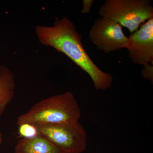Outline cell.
I'll return each instance as SVG.
<instances>
[{
  "mask_svg": "<svg viewBox=\"0 0 153 153\" xmlns=\"http://www.w3.org/2000/svg\"><path fill=\"white\" fill-rule=\"evenodd\" d=\"M126 48L135 64H153V18L128 37Z\"/></svg>",
  "mask_w": 153,
  "mask_h": 153,
  "instance_id": "8992f818",
  "label": "cell"
},
{
  "mask_svg": "<svg viewBox=\"0 0 153 153\" xmlns=\"http://www.w3.org/2000/svg\"><path fill=\"white\" fill-rule=\"evenodd\" d=\"M19 126V133L22 137H33L39 134L36 126L33 124L26 123Z\"/></svg>",
  "mask_w": 153,
  "mask_h": 153,
  "instance_id": "9c48e42d",
  "label": "cell"
},
{
  "mask_svg": "<svg viewBox=\"0 0 153 153\" xmlns=\"http://www.w3.org/2000/svg\"><path fill=\"white\" fill-rule=\"evenodd\" d=\"M34 126L39 134L65 153H82L87 148V134L79 121Z\"/></svg>",
  "mask_w": 153,
  "mask_h": 153,
  "instance_id": "277c9868",
  "label": "cell"
},
{
  "mask_svg": "<svg viewBox=\"0 0 153 153\" xmlns=\"http://www.w3.org/2000/svg\"><path fill=\"white\" fill-rule=\"evenodd\" d=\"M14 77L9 68L0 66V117L15 95L16 86Z\"/></svg>",
  "mask_w": 153,
  "mask_h": 153,
  "instance_id": "ba28073f",
  "label": "cell"
},
{
  "mask_svg": "<svg viewBox=\"0 0 153 153\" xmlns=\"http://www.w3.org/2000/svg\"><path fill=\"white\" fill-rule=\"evenodd\" d=\"M14 149L15 153H65L39 133L33 137H21Z\"/></svg>",
  "mask_w": 153,
  "mask_h": 153,
  "instance_id": "52a82bcc",
  "label": "cell"
},
{
  "mask_svg": "<svg viewBox=\"0 0 153 153\" xmlns=\"http://www.w3.org/2000/svg\"><path fill=\"white\" fill-rule=\"evenodd\" d=\"M2 142V135L0 131V144Z\"/></svg>",
  "mask_w": 153,
  "mask_h": 153,
  "instance_id": "7c38bea8",
  "label": "cell"
},
{
  "mask_svg": "<svg viewBox=\"0 0 153 153\" xmlns=\"http://www.w3.org/2000/svg\"><path fill=\"white\" fill-rule=\"evenodd\" d=\"M35 31L42 45L65 54L87 73L97 90H106L111 86L112 75L102 71L94 63L83 47L76 26L68 18L57 20L52 26L38 25Z\"/></svg>",
  "mask_w": 153,
  "mask_h": 153,
  "instance_id": "6da1fadb",
  "label": "cell"
},
{
  "mask_svg": "<svg viewBox=\"0 0 153 153\" xmlns=\"http://www.w3.org/2000/svg\"><path fill=\"white\" fill-rule=\"evenodd\" d=\"M99 14L132 34L142 23L153 18V7L149 0H106L100 7Z\"/></svg>",
  "mask_w": 153,
  "mask_h": 153,
  "instance_id": "3957f363",
  "label": "cell"
},
{
  "mask_svg": "<svg viewBox=\"0 0 153 153\" xmlns=\"http://www.w3.org/2000/svg\"><path fill=\"white\" fill-rule=\"evenodd\" d=\"M94 2L93 0H83L82 1V13H89L91 12V9L92 4Z\"/></svg>",
  "mask_w": 153,
  "mask_h": 153,
  "instance_id": "8fae6325",
  "label": "cell"
},
{
  "mask_svg": "<svg viewBox=\"0 0 153 153\" xmlns=\"http://www.w3.org/2000/svg\"><path fill=\"white\" fill-rule=\"evenodd\" d=\"M81 111L74 94L67 91L50 97L36 103L26 113L19 117L17 123L33 125L79 121Z\"/></svg>",
  "mask_w": 153,
  "mask_h": 153,
  "instance_id": "7a4b0ae2",
  "label": "cell"
},
{
  "mask_svg": "<svg viewBox=\"0 0 153 153\" xmlns=\"http://www.w3.org/2000/svg\"><path fill=\"white\" fill-rule=\"evenodd\" d=\"M89 37L97 49L106 54L126 48L128 41L121 25L102 17L94 22Z\"/></svg>",
  "mask_w": 153,
  "mask_h": 153,
  "instance_id": "5b68a950",
  "label": "cell"
},
{
  "mask_svg": "<svg viewBox=\"0 0 153 153\" xmlns=\"http://www.w3.org/2000/svg\"><path fill=\"white\" fill-rule=\"evenodd\" d=\"M141 75L144 79L150 80L153 82V65L148 64L144 65L143 68L141 71Z\"/></svg>",
  "mask_w": 153,
  "mask_h": 153,
  "instance_id": "30bf717a",
  "label": "cell"
}]
</instances>
